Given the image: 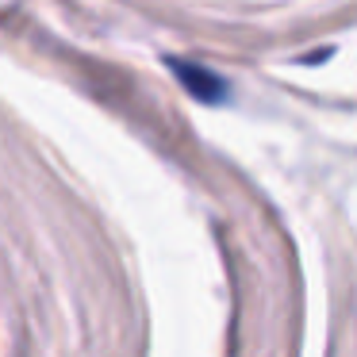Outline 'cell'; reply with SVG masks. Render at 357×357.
<instances>
[{
  "label": "cell",
  "instance_id": "cell-1",
  "mask_svg": "<svg viewBox=\"0 0 357 357\" xmlns=\"http://www.w3.org/2000/svg\"><path fill=\"white\" fill-rule=\"evenodd\" d=\"M169 70H173V77H177L200 104H223L227 93H231V85H227L215 70H208V66L185 62V58H169Z\"/></svg>",
  "mask_w": 357,
  "mask_h": 357
}]
</instances>
